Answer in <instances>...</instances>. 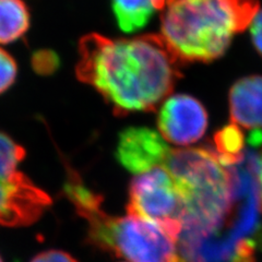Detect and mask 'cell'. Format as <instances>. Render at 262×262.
<instances>
[{
  "mask_svg": "<svg viewBox=\"0 0 262 262\" xmlns=\"http://www.w3.org/2000/svg\"><path fill=\"white\" fill-rule=\"evenodd\" d=\"M180 62L159 34L80 39L77 77L93 86L117 114L154 111L180 77Z\"/></svg>",
  "mask_w": 262,
  "mask_h": 262,
  "instance_id": "6da1fadb",
  "label": "cell"
},
{
  "mask_svg": "<svg viewBox=\"0 0 262 262\" xmlns=\"http://www.w3.org/2000/svg\"><path fill=\"white\" fill-rule=\"evenodd\" d=\"M259 6V0H167L161 36L182 63L211 62L250 27Z\"/></svg>",
  "mask_w": 262,
  "mask_h": 262,
  "instance_id": "7a4b0ae2",
  "label": "cell"
},
{
  "mask_svg": "<svg viewBox=\"0 0 262 262\" xmlns=\"http://www.w3.org/2000/svg\"><path fill=\"white\" fill-rule=\"evenodd\" d=\"M165 168L182 199V243L207 238L231 214L235 195L234 175L210 149L171 151Z\"/></svg>",
  "mask_w": 262,
  "mask_h": 262,
  "instance_id": "3957f363",
  "label": "cell"
},
{
  "mask_svg": "<svg viewBox=\"0 0 262 262\" xmlns=\"http://www.w3.org/2000/svg\"><path fill=\"white\" fill-rule=\"evenodd\" d=\"M84 219L96 247L130 262H188L176 249L177 238L161 226L133 215L111 216L97 209Z\"/></svg>",
  "mask_w": 262,
  "mask_h": 262,
  "instance_id": "277c9868",
  "label": "cell"
},
{
  "mask_svg": "<svg viewBox=\"0 0 262 262\" xmlns=\"http://www.w3.org/2000/svg\"><path fill=\"white\" fill-rule=\"evenodd\" d=\"M26 150L0 131V226L31 225L51 206L44 190L19 170Z\"/></svg>",
  "mask_w": 262,
  "mask_h": 262,
  "instance_id": "5b68a950",
  "label": "cell"
},
{
  "mask_svg": "<svg viewBox=\"0 0 262 262\" xmlns=\"http://www.w3.org/2000/svg\"><path fill=\"white\" fill-rule=\"evenodd\" d=\"M127 212L161 226L177 239L183 232L182 199L166 168H154L134 178Z\"/></svg>",
  "mask_w": 262,
  "mask_h": 262,
  "instance_id": "8992f818",
  "label": "cell"
},
{
  "mask_svg": "<svg viewBox=\"0 0 262 262\" xmlns=\"http://www.w3.org/2000/svg\"><path fill=\"white\" fill-rule=\"evenodd\" d=\"M158 124L164 140L188 145L203 137L208 127V114L196 98L177 94L164 102Z\"/></svg>",
  "mask_w": 262,
  "mask_h": 262,
  "instance_id": "52a82bcc",
  "label": "cell"
},
{
  "mask_svg": "<svg viewBox=\"0 0 262 262\" xmlns=\"http://www.w3.org/2000/svg\"><path fill=\"white\" fill-rule=\"evenodd\" d=\"M170 149L163 137L143 127H131L119 135L116 158L122 166L134 174L165 166Z\"/></svg>",
  "mask_w": 262,
  "mask_h": 262,
  "instance_id": "ba28073f",
  "label": "cell"
},
{
  "mask_svg": "<svg viewBox=\"0 0 262 262\" xmlns=\"http://www.w3.org/2000/svg\"><path fill=\"white\" fill-rule=\"evenodd\" d=\"M232 124L248 129L262 128V76H249L236 81L229 90Z\"/></svg>",
  "mask_w": 262,
  "mask_h": 262,
  "instance_id": "9c48e42d",
  "label": "cell"
},
{
  "mask_svg": "<svg viewBox=\"0 0 262 262\" xmlns=\"http://www.w3.org/2000/svg\"><path fill=\"white\" fill-rule=\"evenodd\" d=\"M167 0H112V8L119 29L135 33L143 29L157 10H163Z\"/></svg>",
  "mask_w": 262,
  "mask_h": 262,
  "instance_id": "30bf717a",
  "label": "cell"
},
{
  "mask_svg": "<svg viewBox=\"0 0 262 262\" xmlns=\"http://www.w3.org/2000/svg\"><path fill=\"white\" fill-rule=\"evenodd\" d=\"M31 15L23 0H0V44L21 38L30 28Z\"/></svg>",
  "mask_w": 262,
  "mask_h": 262,
  "instance_id": "8fae6325",
  "label": "cell"
},
{
  "mask_svg": "<svg viewBox=\"0 0 262 262\" xmlns=\"http://www.w3.org/2000/svg\"><path fill=\"white\" fill-rule=\"evenodd\" d=\"M215 153L226 167L241 163L244 158L245 136L239 126L231 124L220 129L214 136Z\"/></svg>",
  "mask_w": 262,
  "mask_h": 262,
  "instance_id": "7c38bea8",
  "label": "cell"
},
{
  "mask_svg": "<svg viewBox=\"0 0 262 262\" xmlns=\"http://www.w3.org/2000/svg\"><path fill=\"white\" fill-rule=\"evenodd\" d=\"M18 67L13 57L0 47V94L7 91L15 81Z\"/></svg>",
  "mask_w": 262,
  "mask_h": 262,
  "instance_id": "4fadbf2b",
  "label": "cell"
},
{
  "mask_svg": "<svg viewBox=\"0 0 262 262\" xmlns=\"http://www.w3.org/2000/svg\"><path fill=\"white\" fill-rule=\"evenodd\" d=\"M32 66L37 73L49 75L59 67V58L52 51H38L32 56Z\"/></svg>",
  "mask_w": 262,
  "mask_h": 262,
  "instance_id": "5bb4252c",
  "label": "cell"
},
{
  "mask_svg": "<svg viewBox=\"0 0 262 262\" xmlns=\"http://www.w3.org/2000/svg\"><path fill=\"white\" fill-rule=\"evenodd\" d=\"M250 36L256 52L262 57V10H259L250 24Z\"/></svg>",
  "mask_w": 262,
  "mask_h": 262,
  "instance_id": "9a60e30c",
  "label": "cell"
},
{
  "mask_svg": "<svg viewBox=\"0 0 262 262\" xmlns=\"http://www.w3.org/2000/svg\"><path fill=\"white\" fill-rule=\"evenodd\" d=\"M31 262H77L68 253L60 250H48L39 253Z\"/></svg>",
  "mask_w": 262,
  "mask_h": 262,
  "instance_id": "2e32d148",
  "label": "cell"
},
{
  "mask_svg": "<svg viewBox=\"0 0 262 262\" xmlns=\"http://www.w3.org/2000/svg\"><path fill=\"white\" fill-rule=\"evenodd\" d=\"M257 179H258V186H259V194H260V202L262 207V153L257 160Z\"/></svg>",
  "mask_w": 262,
  "mask_h": 262,
  "instance_id": "e0dca14e",
  "label": "cell"
},
{
  "mask_svg": "<svg viewBox=\"0 0 262 262\" xmlns=\"http://www.w3.org/2000/svg\"><path fill=\"white\" fill-rule=\"evenodd\" d=\"M0 262H4V261H3V259H2V257H0Z\"/></svg>",
  "mask_w": 262,
  "mask_h": 262,
  "instance_id": "ac0fdd59",
  "label": "cell"
}]
</instances>
